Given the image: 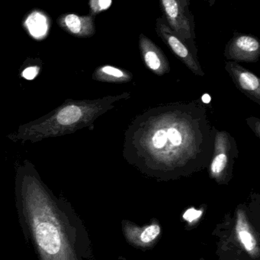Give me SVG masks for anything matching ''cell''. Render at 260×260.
Listing matches in <instances>:
<instances>
[{"label": "cell", "mask_w": 260, "mask_h": 260, "mask_svg": "<svg viewBox=\"0 0 260 260\" xmlns=\"http://www.w3.org/2000/svg\"><path fill=\"white\" fill-rule=\"evenodd\" d=\"M201 214H203V212L201 211L196 210L194 208H192V209H188L185 212L183 218L186 221H189V222L192 223L195 221V220H198L201 217Z\"/></svg>", "instance_id": "e0dca14e"}, {"label": "cell", "mask_w": 260, "mask_h": 260, "mask_svg": "<svg viewBox=\"0 0 260 260\" xmlns=\"http://www.w3.org/2000/svg\"><path fill=\"white\" fill-rule=\"evenodd\" d=\"M138 47L143 63L157 76H164L170 71V66L163 50L149 38L140 34Z\"/></svg>", "instance_id": "9c48e42d"}, {"label": "cell", "mask_w": 260, "mask_h": 260, "mask_svg": "<svg viewBox=\"0 0 260 260\" xmlns=\"http://www.w3.org/2000/svg\"><path fill=\"white\" fill-rule=\"evenodd\" d=\"M132 79L133 75L130 72L110 65L98 67L93 74V80L108 83H127Z\"/></svg>", "instance_id": "4fadbf2b"}, {"label": "cell", "mask_w": 260, "mask_h": 260, "mask_svg": "<svg viewBox=\"0 0 260 260\" xmlns=\"http://www.w3.org/2000/svg\"><path fill=\"white\" fill-rule=\"evenodd\" d=\"M49 18L45 14L39 11L31 13L24 21V27L32 38L41 40L47 36L49 31Z\"/></svg>", "instance_id": "5bb4252c"}, {"label": "cell", "mask_w": 260, "mask_h": 260, "mask_svg": "<svg viewBox=\"0 0 260 260\" xmlns=\"http://www.w3.org/2000/svg\"><path fill=\"white\" fill-rule=\"evenodd\" d=\"M225 70L236 86L249 99L260 105V79L235 61L226 62Z\"/></svg>", "instance_id": "ba28073f"}, {"label": "cell", "mask_w": 260, "mask_h": 260, "mask_svg": "<svg viewBox=\"0 0 260 260\" xmlns=\"http://www.w3.org/2000/svg\"><path fill=\"white\" fill-rule=\"evenodd\" d=\"M15 200L20 224L38 259L81 260L70 203L53 193L28 160L17 166Z\"/></svg>", "instance_id": "7a4b0ae2"}, {"label": "cell", "mask_w": 260, "mask_h": 260, "mask_svg": "<svg viewBox=\"0 0 260 260\" xmlns=\"http://www.w3.org/2000/svg\"><path fill=\"white\" fill-rule=\"evenodd\" d=\"M40 68L38 67H29L24 69L21 73V76L27 80H33L39 73Z\"/></svg>", "instance_id": "2e32d148"}, {"label": "cell", "mask_w": 260, "mask_h": 260, "mask_svg": "<svg viewBox=\"0 0 260 260\" xmlns=\"http://www.w3.org/2000/svg\"><path fill=\"white\" fill-rule=\"evenodd\" d=\"M163 18L174 30L189 46L197 56L195 44V21L191 12L185 10L180 0H159Z\"/></svg>", "instance_id": "5b68a950"}, {"label": "cell", "mask_w": 260, "mask_h": 260, "mask_svg": "<svg viewBox=\"0 0 260 260\" xmlns=\"http://www.w3.org/2000/svg\"><path fill=\"white\" fill-rule=\"evenodd\" d=\"M205 1L207 2L208 3H209V6H213L214 5H215V2H216V0H205Z\"/></svg>", "instance_id": "d6986e66"}, {"label": "cell", "mask_w": 260, "mask_h": 260, "mask_svg": "<svg viewBox=\"0 0 260 260\" xmlns=\"http://www.w3.org/2000/svg\"><path fill=\"white\" fill-rule=\"evenodd\" d=\"M226 59L235 62H256L260 56V41L254 35L234 32L224 50Z\"/></svg>", "instance_id": "52a82bcc"}, {"label": "cell", "mask_w": 260, "mask_h": 260, "mask_svg": "<svg viewBox=\"0 0 260 260\" xmlns=\"http://www.w3.org/2000/svg\"><path fill=\"white\" fill-rule=\"evenodd\" d=\"M156 33L172 50V53L197 76H205V73L198 62V56L194 54L186 42L171 29L163 17L156 21Z\"/></svg>", "instance_id": "8992f818"}, {"label": "cell", "mask_w": 260, "mask_h": 260, "mask_svg": "<svg viewBox=\"0 0 260 260\" xmlns=\"http://www.w3.org/2000/svg\"><path fill=\"white\" fill-rule=\"evenodd\" d=\"M235 235L243 248L252 258L259 257V247L257 238L252 228L247 214L243 209L237 211Z\"/></svg>", "instance_id": "8fae6325"}, {"label": "cell", "mask_w": 260, "mask_h": 260, "mask_svg": "<svg viewBox=\"0 0 260 260\" xmlns=\"http://www.w3.org/2000/svg\"><path fill=\"white\" fill-rule=\"evenodd\" d=\"M238 156L236 142L225 131H215L213 154L209 164V175L220 184H227L232 175L235 157Z\"/></svg>", "instance_id": "277c9868"}, {"label": "cell", "mask_w": 260, "mask_h": 260, "mask_svg": "<svg viewBox=\"0 0 260 260\" xmlns=\"http://www.w3.org/2000/svg\"><path fill=\"white\" fill-rule=\"evenodd\" d=\"M61 28L77 38H90L96 33L94 17L65 14L58 18Z\"/></svg>", "instance_id": "7c38bea8"}, {"label": "cell", "mask_w": 260, "mask_h": 260, "mask_svg": "<svg viewBox=\"0 0 260 260\" xmlns=\"http://www.w3.org/2000/svg\"><path fill=\"white\" fill-rule=\"evenodd\" d=\"M130 97V93H123L94 100L67 99L61 106L43 117L21 125L6 137L15 142L35 143L49 138L71 134L93 126L96 119L114 108L115 102Z\"/></svg>", "instance_id": "3957f363"}, {"label": "cell", "mask_w": 260, "mask_h": 260, "mask_svg": "<svg viewBox=\"0 0 260 260\" xmlns=\"http://www.w3.org/2000/svg\"><path fill=\"white\" fill-rule=\"evenodd\" d=\"M124 235L128 242L139 248H149L157 242L161 234V227L158 223L147 225H137L129 221H124L122 224Z\"/></svg>", "instance_id": "30bf717a"}, {"label": "cell", "mask_w": 260, "mask_h": 260, "mask_svg": "<svg viewBox=\"0 0 260 260\" xmlns=\"http://www.w3.org/2000/svg\"><path fill=\"white\" fill-rule=\"evenodd\" d=\"M112 0H90V8L92 16L98 15L111 7Z\"/></svg>", "instance_id": "9a60e30c"}, {"label": "cell", "mask_w": 260, "mask_h": 260, "mask_svg": "<svg viewBox=\"0 0 260 260\" xmlns=\"http://www.w3.org/2000/svg\"><path fill=\"white\" fill-rule=\"evenodd\" d=\"M182 5L184 7L185 10L187 12H191L189 10V5H190V0H180Z\"/></svg>", "instance_id": "ac0fdd59"}, {"label": "cell", "mask_w": 260, "mask_h": 260, "mask_svg": "<svg viewBox=\"0 0 260 260\" xmlns=\"http://www.w3.org/2000/svg\"><path fill=\"white\" fill-rule=\"evenodd\" d=\"M215 131L198 102L154 107L128 126L124 157L143 175L157 180L188 177L209 167Z\"/></svg>", "instance_id": "6da1fadb"}]
</instances>
